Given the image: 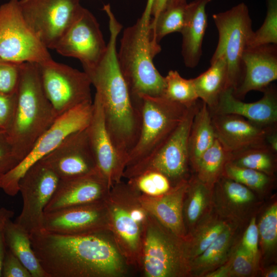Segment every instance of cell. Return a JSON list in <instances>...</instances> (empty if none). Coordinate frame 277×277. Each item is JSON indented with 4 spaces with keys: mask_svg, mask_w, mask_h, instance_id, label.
Returning <instances> with one entry per match:
<instances>
[{
    "mask_svg": "<svg viewBox=\"0 0 277 277\" xmlns=\"http://www.w3.org/2000/svg\"><path fill=\"white\" fill-rule=\"evenodd\" d=\"M172 0H155L152 6L151 15L156 16L164 7Z\"/></svg>",
    "mask_w": 277,
    "mask_h": 277,
    "instance_id": "cell-49",
    "label": "cell"
},
{
    "mask_svg": "<svg viewBox=\"0 0 277 277\" xmlns=\"http://www.w3.org/2000/svg\"><path fill=\"white\" fill-rule=\"evenodd\" d=\"M0 58L16 64H37L52 59L24 18L18 0L0 6Z\"/></svg>",
    "mask_w": 277,
    "mask_h": 277,
    "instance_id": "cell-11",
    "label": "cell"
},
{
    "mask_svg": "<svg viewBox=\"0 0 277 277\" xmlns=\"http://www.w3.org/2000/svg\"><path fill=\"white\" fill-rule=\"evenodd\" d=\"M259 233L261 264L264 266L274 260L277 246V202L270 203L256 221ZM261 265V266H262ZM263 266V267H264Z\"/></svg>",
    "mask_w": 277,
    "mask_h": 277,
    "instance_id": "cell-35",
    "label": "cell"
},
{
    "mask_svg": "<svg viewBox=\"0 0 277 277\" xmlns=\"http://www.w3.org/2000/svg\"><path fill=\"white\" fill-rule=\"evenodd\" d=\"M19 161L15 156L7 133H0V177L14 167Z\"/></svg>",
    "mask_w": 277,
    "mask_h": 277,
    "instance_id": "cell-45",
    "label": "cell"
},
{
    "mask_svg": "<svg viewBox=\"0 0 277 277\" xmlns=\"http://www.w3.org/2000/svg\"><path fill=\"white\" fill-rule=\"evenodd\" d=\"M212 208L221 217L246 226L259 212L262 201L253 191L222 175L212 188Z\"/></svg>",
    "mask_w": 277,
    "mask_h": 277,
    "instance_id": "cell-19",
    "label": "cell"
},
{
    "mask_svg": "<svg viewBox=\"0 0 277 277\" xmlns=\"http://www.w3.org/2000/svg\"><path fill=\"white\" fill-rule=\"evenodd\" d=\"M216 138L230 153L266 145L267 134L274 127H263L235 114H211Z\"/></svg>",
    "mask_w": 277,
    "mask_h": 277,
    "instance_id": "cell-22",
    "label": "cell"
},
{
    "mask_svg": "<svg viewBox=\"0 0 277 277\" xmlns=\"http://www.w3.org/2000/svg\"><path fill=\"white\" fill-rule=\"evenodd\" d=\"M215 139L210 110L202 102L194 116L189 136V155L192 169Z\"/></svg>",
    "mask_w": 277,
    "mask_h": 277,
    "instance_id": "cell-31",
    "label": "cell"
},
{
    "mask_svg": "<svg viewBox=\"0 0 277 277\" xmlns=\"http://www.w3.org/2000/svg\"><path fill=\"white\" fill-rule=\"evenodd\" d=\"M109 19L110 36L103 56L94 67L84 70L95 88L103 109L106 126L118 152L127 162L137 142L141 125L139 105L133 100L120 68L116 40L122 25L109 4L103 6Z\"/></svg>",
    "mask_w": 277,
    "mask_h": 277,
    "instance_id": "cell-2",
    "label": "cell"
},
{
    "mask_svg": "<svg viewBox=\"0 0 277 277\" xmlns=\"http://www.w3.org/2000/svg\"><path fill=\"white\" fill-rule=\"evenodd\" d=\"M212 18L219 33V41L210 61L223 56L227 66V88L233 90L243 74L242 57L254 31L248 7L241 3L226 11L214 14Z\"/></svg>",
    "mask_w": 277,
    "mask_h": 277,
    "instance_id": "cell-10",
    "label": "cell"
},
{
    "mask_svg": "<svg viewBox=\"0 0 277 277\" xmlns=\"http://www.w3.org/2000/svg\"><path fill=\"white\" fill-rule=\"evenodd\" d=\"M212 188L195 175L188 180L182 208L186 236L212 211Z\"/></svg>",
    "mask_w": 277,
    "mask_h": 277,
    "instance_id": "cell-27",
    "label": "cell"
},
{
    "mask_svg": "<svg viewBox=\"0 0 277 277\" xmlns=\"http://www.w3.org/2000/svg\"><path fill=\"white\" fill-rule=\"evenodd\" d=\"M186 0H172L153 17L150 29L153 41L159 43L166 35L181 32L185 23Z\"/></svg>",
    "mask_w": 277,
    "mask_h": 277,
    "instance_id": "cell-33",
    "label": "cell"
},
{
    "mask_svg": "<svg viewBox=\"0 0 277 277\" xmlns=\"http://www.w3.org/2000/svg\"><path fill=\"white\" fill-rule=\"evenodd\" d=\"M267 12L263 24L253 32L248 46L277 44V0H266Z\"/></svg>",
    "mask_w": 277,
    "mask_h": 277,
    "instance_id": "cell-40",
    "label": "cell"
},
{
    "mask_svg": "<svg viewBox=\"0 0 277 277\" xmlns=\"http://www.w3.org/2000/svg\"><path fill=\"white\" fill-rule=\"evenodd\" d=\"M165 88L163 95L166 98L190 106L198 100L192 79L182 77L176 70H170L165 77Z\"/></svg>",
    "mask_w": 277,
    "mask_h": 277,
    "instance_id": "cell-38",
    "label": "cell"
},
{
    "mask_svg": "<svg viewBox=\"0 0 277 277\" xmlns=\"http://www.w3.org/2000/svg\"><path fill=\"white\" fill-rule=\"evenodd\" d=\"M200 105L196 102L189 107L183 120L153 152L136 164L126 167L123 178L128 180L145 171L153 170L166 176L172 186L188 181L191 176V169L189 136L194 116Z\"/></svg>",
    "mask_w": 277,
    "mask_h": 277,
    "instance_id": "cell-7",
    "label": "cell"
},
{
    "mask_svg": "<svg viewBox=\"0 0 277 277\" xmlns=\"http://www.w3.org/2000/svg\"><path fill=\"white\" fill-rule=\"evenodd\" d=\"M256 221V215L251 217L242 234L238 246L251 258L260 270L261 253Z\"/></svg>",
    "mask_w": 277,
    "mask_h": 277,
    "instance_id": "cell-41",
    "label": "cell"
},
{
    "mask_svg": "<svg viewBox=\"0 0 277 277\" xmlns=\"http://www.w3.org/2000/svg\"><path fill=\"white\" fill-rule=\"evenodd\" d=\"M42 85L58 116L84 104L92 103L88 75L53 59L38 64Z\"/></svg>",
    "mask_w": 277,
    "mask_h": 277,
    "instance_id": "cell-13",
    "label": "cell"
},
{
    "mask_svg": "<svg viewBox=\"0 0 277 277\" xmlns=\"http://www.w3.org/2000/svg\"><path fill=\"white\" fill-rule=\"evenodd\" d=\"M91 117L86 130L99 171L110 189L122 181L127 162L120 155L107 130L103 107L94 96Z\"/></svg>",
    "mask_w": 277,
    "mask_h": 277,
    "instance_id": "cell-18",
    "label": "cell"
},
{
    "mask_svg": "<svg viewBox=\"0 0 277 277\" xmlns=\"http://www.w3.org/2000/svg\"><path fill=\"white\" fill-rule=\"evenodd\" d=\"M138 98L141 128L137 142L129 154L126 167L136 164L153 152L174 130L190 106L164 96L142 94Z\"/></svg>",
    "mask_w": 277,
    "mask_h": 277,
    "instance_id": "cell-8",
    "label": "cell"
},
{
    "mask_svg": "<svg viewBox=\"0 0 277 277\" xmlns=\"http://www.w3.org/2000/svg\"><path fill=\"white\" fill-rule=\"evenodd\" d=\"M16 103V92L0 93V133H8L14 116Z\"/></svg>",
    "mask_w": 277,
    "mask_h": 277,
    "instance_id": "cell-43",
    "label": "cell"
},
{
    "mask_svg": "<svg viewBox=\"0 0 277 277\" xmlns=\"http://www.w3.org/2000/svg\"><path fill=\"white\" fill-rule=\"evenodd\" d=\"M107 48L100 25L93 14L83 8L79 16L57 43L61 55L78 59L84 70L98 64Z\"/></svg>",
    "mask_w": 277,
    "mask_h": 277,
    "instance_id": "cell-15",
    "label": "cell"
},
{
    "mask_svg": "<svg viewBox=\"0 0 277 277\" xmlns=\"http://www.w3.org/2000/svg\"><path fill=\"white\" fill-rule=\"evenodd\" d=\"M141 193L127 182L114 184L105 199L109 230L130 267L140 269L142 243L148 213Z\"/></svg>",
    "mask_w": 277,
    "mask_h": 277,
    "instance_id": "cell-5",
    "label": "cell"
},
{
    "mask_svg": "<svg viewBox=\"0 0 277 277\" xmlns=\"http://www.w3.org/2000/svg\"><path fill=\"white\" fill-rule=\"evenodd\" d=\"M260 268L237 245L229 260L205 277H248L256 275Z\"/></svg>",
    "mask_w": 277,
    "mask_h": 277,
    "instance_id": "cell-37",
    "label": "cell"
},
{
    "mask_svg": "<svg viewBox=\"0 0 277 277\" xmlns=\"http://www.w3.org/2000/svg\"><path fill=\"white\" fill-rule=\"evenodd\" d=\"M14 212L5 207H0V277H2L3 261L7 249L5 237V227L6 223L11 220Z\"/></svg>",
    "mask_w": 277,
    "mask_h": 277,
    "instance_id": "cell-46",
    "label": "cell"
},
{
    "mask_svg": "<svg viewBox=\"0 0 277 277\" xmlns=\"http://www.w3.org/2000/svg\"><path fill=\"white\" fill-rule=\"evenodd\" d=\"M58 117L44 91L38 64L22 63L15 112L7 133L19 162Z\"/></svg>",
    "mask_w": 277,
    "mask_h": 277,
    "instance_id": "cell-4",
    "label": "cell"
},
{
    "mask_svg": "<svg viewBox=\"0 0 277 277\" xmlns=\"http://www.w3.org/2000/svg\"><path fill=\"white\" fill-rule=\"evenodd\" d=\"M5 237L7 248L21 261L32 277H49L33 251L29 232L10 220L5 225Z\"/></svg>",
    "mask_w": 277,
    "mask_h": 277,
    "instance_id": "cell-28",
    "label": "cell"
},
{
    "mask_svg": "<svg viewBox=\"0 0 277 277\" xmlns=\"http://www.w3.org/2000/svg\"><path fill=\"white\" fill-rule=\"evenodd\" d=\"M140 270L145 277L190 276L184 239L149 213L142 243Z\"/></svg>",
    "mask_w": 277,
    "mask_h": 277,
    "instance_id": "cell-6",
    "label": "cell"
},
{
    "mask_svg": "<svg viewBox=\"0 0 277 277\" xmlns=\"http://www.w3.org/2000/svg\"><path fill=\"white\" fill-rule=\"evenodd\" d=\"M233 89H225L215 106L210 110L211 114H235L263 127L276 126L277 123V94L274 88L268 86L260 100L245 103L236 98Z\"/></svg>",
    "mask_w": 277,
    "mask_h": 277,
    "instance_id": "cell-23",
    "label": "cell"
},
{
    "mask_svg": "<svg viewBox=\"0 0 277 277\" xmlns=\"http://www.w3.org/2000/svg\"><path fill=\"white\" fill-rule=\"evenodd\" d=\"M39 161L49 167L60 180L99 171L86 128L70 134Z\"/></svg>",
    "mask_w": 277,
    "mask_h": 277,
    "instance_id": "cell-17",
    "label": "cell"
},
{
    "mask_svg": "<svg viewBox=\"0 0 277 277\" xmlns=\"http://www.w3.org/2000/svg\"><path fill=\"white\" fill-rule=\"evenodd\" d=\"M80 1L18 0V4L33 33L48 49H54L83 10Z\"/></svg>",
    "mask_w": 277,
    "mask_h": 277,
    "instance_id": "cell-12",
    "label": "cell"
},
{
    "mask_svg": "<svg viewBox=\"0 0 277 277\" xmlns=\"http://www.w3.org/2000/svg\"><path fill=\"white\" fill-rule=\"evenodd\" d=\"M2 277H32L21 261L7 248L2 266Z\"/></svg>",
    "mask_w": 277,
    "mask_h": 277,
    "instance_id": "cell-44",
    "label": "cell"
},
{
    "mask_svg": "<svg viewBox=\"0 0 277 277\" xmlns=\"http://www.w3.org/2000/svg\"><path fill=\"white\" fill-rule=\"evenodd\" d=\"M21 65L0 58V93L11 94L16 92Z\"/></svg>",
    "mask_w": 277,
    "mask_h": 277,
    "instance_id": "cell-42",
    "label": "cell"
},
{
    "mask_svg": "<svg viewBox=\"0 0 277 277\" xmlns=\"http://www.w3.org/2000/svg\"><path fill=\"white\" fill-rule=\"evenodd\" d=\"M262 276L263 277H276L277 266L275 264H269L261 268Z\"/></svg>",
    "mask_w": 277,
    "mask_h": 277,
    "instance_id": "cell-48",
    "label": "cell"
},
{
    "mask_svg": "<svg viewBox=\"0 0 277 277\" xmlns=\"http://www.w3.org/2000/svg\"><path fill=\"white\" fill-rule=\"evenodd\" d=\"M277 44L248 46L242 57L243 74L234 95L243 99L250 91H263L277 79Z\"/></svg>",
    "mask_w": 277,
    "mask_h": 277,
    "instance_id": "cell-20",
    "label": "cell"
},
{
    "mask_svg": "<svg viewBox=\"0 0 277 277\" xmlns=\"http://www.w3.org/2000/svg\"><path fill=\"white\" fill-rule=\"evenodd\" d=\"M104 200L44 212L42 228L50 232L68 235L109 230Z\"/></svg>",
    "mask_w": 277,
    "mask_h": 277,
    "instance_id": "cell-16",
    "label": "cell"
},
{
    "mask_svg": "<svg viewBox=\"0 0 277 277\" xmlns=\"http://www.w3.org/2000/svg\"><path fill=\"white\" fill-rule=\"evenodd\" d=\"M110 188L98 171L77 177L60 180L44 212L103 200Z\"/></svg>",
    "mask_w": 277,
    "mask_h": 277,
    "instance_id": "cell-21",
    "label": "cell"
},
{
    "mask_svg": "<svg viewBox=\"0 0 277 277\" xmlns=\"http://www.w3.org/2000/svg\"><path fill=\"white\" fill-rule=\"evenodd\" d=\"M92 103L80 105L59 116L26 156L0 177V188L9 196L16 195L19 182L29 168L52 151L70 134L87 128L92 113Z\"/></svg>",
    "mask_w": 277,
    "mask_h": 277,
    "instance_id": "cell-9",
    "label": "cell"
},
{
    "mask_svg": "<svg viewBox=\"0 0 277 277\" xmlns=\"http://www.w3.org/2000/svg\"><path fill=\"white\" fill-rule=\"evenodd\" d=\"M30 236L49 277H123L130 268L109 230L68 235L42 229Z\"/></svg>",
    "mask_w": 277,
    "mask_h": 277,
    "instance_id": "cell-1",
    "label": "cell"
},
{
    "mask_svg": "<svg viewBox=\"0 0 277 277\" xmlns=\"http://www.w3.org/2000/svg\"><path fill=\"white\" fill-rule=\"evenodd\" d=\"M266 145L274 152H277V132L276 127L272 128L267 134L265 140Z\"/></svg>",
    "mask_w": 277,
    "mask_h": 277,
    "instance_id": "cell-47",
    "label": "cell"
},
{
    "mask_svg": "<svg viewBox=\"0 0 277 277\" xmlns=\"http://www.w3.org/2000/svg\"><path fill=\"white\" fill-rule=\"evenodd\" d=\"M230 157V153L216 138L211 146L201 155L192 170L200 180L213 187L223 175Z\"/></svg>",
    "mask_w": 277,
    "mask_h": 277,
    "instance_id": "cell-32",
    "label": "cell"
},
{
    "mask_svg": "<svg viewBox=\"0 0 277 277\" xmlns=\"http://www.w3.org/2000/svg\"><path fill=\"white\" fill-rule=\"evenodd\" d=\"M212 0H194L187 4L182 34V54L185 66L193 68L202 54V44L207 27V5Z\"/></svg>",
    "mask_w": 277,
    "mask_h": 277,
    "instance_id": "cell-26",
    "label": "cell"
},
{
    "mask_svg": "<svg viewBox=\"0 0 277 277\" xmlns=\"http://www.w3.org/2000/svg\"><path fill=\"white\" fill-rule=\"evenodd\" d=\"M243 227L230 223L202 253L190 261V276L205 277L225 264L234 251Z\"/></svg>",
    "mask_w": 277,
    "mask_h": 277,
    "instance_id": "cell-25",
    "label": "cell"
},
{
    "mask_svg": "<svg viewBox=\"0 0 277 277\" xmlns=\"http://www.w3.org/2000/svg\"><path fill=\"white\" fill-rule=\"evenodd\" d=\"M192 80L198 98L209 110L213 109L221 93L227 88V66L225 58L221 56L210 61V67Z\"/></svg>",
    "mask_w": 277,
    "mask_h": 277,
    "instance_id": "cell-29",
    "label": "cell"
},
{
    "mask_svg": "<svg viewBox=\"0 0 277 277\" xmlns=\"http://www.w3.org/2000/svg\"><path fill=\"white\" fill-rule=\"evenodd\" d=\"M127 182L141 194L151 197L164 194L173 187L166 176L153 170L145 171Z\"/></svg>",
    "mask_w": 277,
    "mask_h": 277,
    "instance_id": "cell-39",
    "label": "cell"
},
{
    "mask_svg": "<svg viewBox=\"0 0 277 277\" xmlns=\"http://www.w3.org/2000/svg\"><path fill=\"white\" fill-rule=\"evenodd\" d=\"M188 181L173 186L168 192L160 196L151 197L141 194L140 196L143 206L149 214L183 239L186 235L182 208Z\"/></svg>",
    "mask_w": 277,
    "mask_h": 277,
    "instance_id": "cell-24",
    "label": "cell"
},
{
    "mask_svg": "<svg viewBox=\"0 0 277 277\" xmlns=\"http://www.w3.org/2000/svg\"><path fill=\"white\" fill-rule=\"evenodd\" d=\"M223 175L246 186L256 194L263 195L271 190L275 176L228 162Z\"/></svg>",
    "mask_w": 277,
    "mask_h": 277,
    "instance_id": "cell-36",
    "label": "cell"
},
{
    "mask_svg": "<svg viewBox=\"0 0 277 277\" xmlns=\"http://www.w3.org/2000/svg\"><path fill=\"white\" fill-rule=\"evenodd\" d=\"M231 223L212 211L184 239L186 256L189 263L202 253Z\"/></svg>",
    "mask_w": 277,
    "mask_h": 277,
    "instance_id": "cell-30",
    "label": "cell"
},
{
    "mask_svg": "<svg viewBox=\"0 0 277 277\" xmlns=\"http://www.w3.org/2000/svg\"><path fill=\"white\" fill-rule=\"evenodd\" d=\"M59 178L47 166L38 161L25 173L18 184L22 209L15 222L29 233L43 229L44 209L53 195Z\"/></svg>",
    "mask_w": 277,
    "mask_h": 277,
    "instance_id": "cell-14",
    "label": "cell"
},
{
    "mask_svg": "<svg viewBox=\"0 0 277 277\" xmlns=\"http://www.w3.org/2000/svg\"><path fill=\"white\" fill-rule=\"evenodd\" d=\"M154 1L148 0L141 17L124 30L117 52L120 68L134 102L142 94L163 96L165 88V77L153 62L161 50L159 44L153 41L150 29Z\"/></svg>",
    "mask_w": 277,
    "mask_h": 277,
    "instance_id": "cell-3",
    "label": "cell"
},
{
    "mask_svg": "<svg viewBox=\"0 0 277 277\" xmlns=\"http://www.w3.org/2000/svg\"><path fill=\"white\" fill-rule=\"evenodd\" d=\"M229 162L239 167L254 169L275 176L276 152L267 145L251 147L230 153Z\"/></svg>",
    "mask_w": 277,
    "mask_h": 277,
    "instance_id": "cell-34",
    "label": "cell"
}]
</instances>
